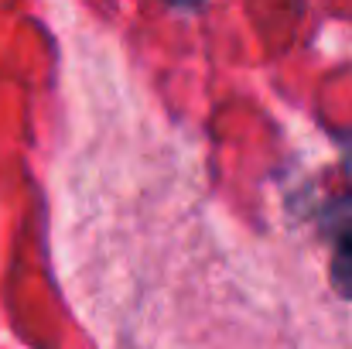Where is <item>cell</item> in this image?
<instances>
[{
    "instance_id": "obj_1",
    "label": "cell",
    "mask_w": 352,
    "mask_h": 349,
    "mask_svg": "<svg viewBox=\"0 0 352 349\" xmlns=\"http://www.w3.org/2000/svg\"><path fill=\"white\" fill-rule=\"evenodd\" d=\"M332 284L342 298L352 302V233L342 236V243L336 246V257H332Z\"/></svg>"
},
{
    "instance_id": "obj_2",
    "label": "cell",
    "mask_w": 352,
    "mask_h": 349,
    "mask_svg": "<svg viewBox=\"0 0 352 349\" xmlns=\"http://www.w3.org/2000/svg\"><path fill=\"white\" fill-rule=\"evenodd\" d=\"M168 3H175V7H195V3H202V0H168Z\"/></svg>"
}]
</instances>
